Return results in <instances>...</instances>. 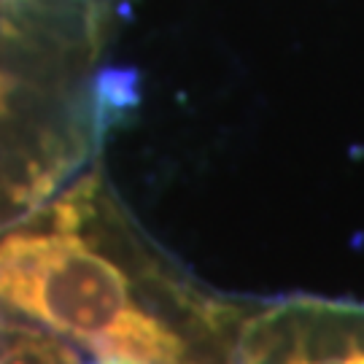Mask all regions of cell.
<instances>
[{
    "label": "cell",
    "instance_id": "cell-1",
    "mask_svg": "<svg viewBox=\"0 0 364 364\" xmlns=\"http://www.w3.org/2000/svg\"><path fill=\"white\" fill-rule=\"evenodd\" d=\"M251 311L154 243L103 162L0 230V362H221Z\"/></svg>",
    "mask_w": 364,
    "mask_h": 364
},
{
    "label": "cell",
    "instance_id": "cell-2",
    "mask_svg": "<svg viewBox=\"0 0 364 364\" xmlns=\"http://www.w3.org/2000/svg\"><path fill=\"white\" fill-rule=\"evenodd\" d=\"M111 41L114 3L0 0V230L103 159L130 100Z\"/></svg>",
    "mask_w": 364,
    "mask_h": 364
},
{
    "label": "cell",
    "instance_id": "cell-3",
    "mask_svg": "<svg viewBox=\"0 0 364 364\" xmlns=\"http://www.w3.org/2000/svg\"><path fill=\"white\" fill-rule=\"evenodd\" d=\"M235 359L364 362V305L324 299L254 305Z\"/></svg>",
    "mask_w": 364,
    "mask_h": 364
},
{
    "label": "cell",
    "instance_id": "cell-4",
    "mask_svg": "<svg viewBox=\"0 0 364 364\" xmlns=\"http://www.w3.org/2000/svg\"><path fill=\"white\" fill-rule=\"evenodd\" d=\"M103 3H114V6H117V3H119V0H103Z\"/></svg>",
    "mask_w": 364,
    "mask_h": 364
}]
</instances>
